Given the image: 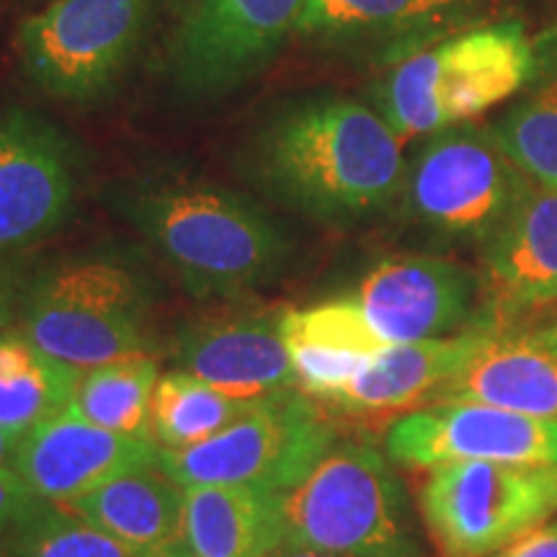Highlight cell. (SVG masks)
Returning <instances> with one entry per match:
<instances>
[{"label": "cell", "mask_w": 557, "mask_h": 557, "mask_svg": "<svg viewBox=\"0 0 557 557\" xmlns=\"http://www.w3.org/2000/svg\"><path fill=\"white\" fill-rule=\"evenodd\" d=\"M246 173L278 207L318 222H351L389 205L406 184L403 139L351 99L284 107L246 148Z\"/></svg>", "instance_id": "obj_1"}, {"label": "cell", "mask_w": 557, "mask_h": 557, "mask_svg": "<svg viewBox=\"0 0 557 557\" xmlns=\"http://www.w3.org/2000/svg\"><path fill=\"white\" fill-rule=\"evenodd\" d=\"M116 212L197 299L240 297L282 274L287 227L246 194L205 181H139L114 194Z\"/></svg>", "instance_id": "obj_2"}, {"label": "cell", "mask_w": 557, "mask_h": 557, "mask_svg": "<svg viewBox=\"0 0 557 557\" xmlns=\"http://www.w3.org/2000/svg\"><path fill=\"white\" fill-rule=\"evenodd\" d=\"M276 504L282 545L346 557H418L406 487L372 444H336L295 487L276 493Z\"/></svg>", "instance_id": "obj_3"}, {"label": "cell", "mask_w": 557, "mask_h": 557, "mask_svg": "<svg viewBox=\"0 0 557 557\" xmlns=\"http://www.w3.org/2000/svg\"><path fill=\"white\" fill-rule=\"evenodd\" d=\"M148 276L111 256L41 269L21 299V336L75 369L148 354Z\"/></svg>", "instance_id": "obj_4"}, {"label": "cell", "mask_w": 557, "mask_h": 557, "mask_svg": "<svg viewBox=\"0 0 557 557\" xmlns=\"http://www.w3.org/2000/svg\"><path fill=\"white\" fill-rule=\"evenodd\" d=\"M534 50L519 21L483 26L410 54L382 86L380 109L403 143L475 120L527 86Z\"/></svg>", "instance_id": "obj_5"}, {"label": "cell", "mask_w": 557, "mask_h": 557, "mask_svg": "<svg viewBox=\"0 0 557 557\" xmlns=\"http://www.w3.org/2000/svg\"><path fill=\"white\" fill-rule=\"evenodd\" d=\"M156 0H50L21 21L18 65L52 99L83 107L107 99L148 39Z\"/></svg>", "instance_id": "obj_6"}, {"label": "cell", "mask_w": 557, "mask_h": 557, "mask_svg": "<svg viewBox=\"0 0 557 557\" xmlns=\"http://www.w3.org/2000/svg\"><path fill=\"white\" fill-rule=\"evenodd\" d=\"M336 444L331 418L295 387L253 403L207 442L186 449L158 447V468L184 487L235 485L284 493Z\"/></svg>", "instance_id": "obj_7"}, {"label": "cell", "mask_w": 557, "mask_h": 557, "mask_svg": "<svg viewBox=\"0 0 557 557\" xmlns=\"http://www.w3.org/2000/svg\"><path fill=\"white\" fill-rule=\"evenodd\" d=\"M418 508L442 557H487L557 513V468L444 462L429 470Z\"/></svg>", "instance_id": "obj_8"}, {"label": "cell", "mask_w": 557, "mask_h": 557, "mask_svg": "<svg viewBox=\"0 0 557 557\" xmlns=\"http://www.w3.org/2000/svg\"><path fill=\"white\" fill-rule=\"evenodd\" d=\"M532 186L493 129L457 124L418 148L403 194L418 225L442 238L485 243Z\"/></svg>", "instance_id": "obj_9"}, {"label": "cell", "mask_w": 557, "mask_h": 557, "mask_svg": "<svg viewBox=\"0 0 557 557\" xmlns=\"http://www.w3.org/2000/svg\"><path fill=\"white\" fill-rule=\"evenodd\" d=\"M308 0H189L169 45L171 81L194 99L240 88L297 37Z\"/></svg>", "instance_id": "obj_10"}, {"label": "cell", "mask_w": 557, "mask_h": 557, "mask_svg": "<svg viewBox=\"0 0 557 557\" xmlns=\"http://www.w3.org/2000/svg\"><path fill=\"white\" fill-rule=\"evenodd\" d=\"M393 462L431 470L444 462H508L557 468V418L485 403H434L400 416L385 436Z\"/></svg>", "instance_id": "obj_11"}, {"label": "cell", "mask_w": 557, "mask_h": 557, "mask_svg": "<svg viewBox=\"0 0 557 557\" xmlns=\"http://www.w3.org/2000/svg\"><path fill=\"white\" fill-rule=\"evenodd\" d=\"M78 169L58 127L26 109H0V253L45 240L70 218Z\"/></svg>", "instance_id": "obj_12"}, {"label": "cell", "mask_w": 557, "mask_h": 557, "mask_svg": "<svg viewBox=\"0 0 557 557\" xmlns=\"http://www.w3.org/2000/svg\"><path fill=\"white\" fill-rule=\"evenodd\" d=\"M475 292V276L455 261L398 256L369 271L354 297L374 333L393 346L444 338L462 329Z\"/></svg>", "instance_id": "obj_13"}, {"label": "cell", "mask_w": 557, "mask_h": 557, "mask_svg": "<svg viewBox=\"0 0 557 557\" xmlns=\"http://www.w3.org/2000/svg\"><path fill=\"white\" fill-rule=\"evenodd\" d=\"M150 465H158L152 438L114 434L70 408L26 431L13 457L18 475L50 504L78 500L107 480Z\"/></svg>", "instance_id": "obj_14"}, {"label": "cell", "mask_w": 557, "mask_h": 557, "mask_svg": "<svg viewBox=\"0 0 557 557\" xmlns=\"http://www.w3.org/2000/svg\"><path fill=\"white\" fill-rule=\"evenodd\" d=\"M178 372L218 387L243 403H259L295 389V369L278 315H230L194 323L171 348Z\"/></svg>", "instance_id": "obj_15"}, {"label": "cell", "mask_w": 557, "mask_h": 557, "mask_svg": "<svg viewBox=\"0 0 557 557\" xmlns=\"http://www.w3.org/2000/svg\"><path fill=\"white\" fill-rule=\"evenodd\" d=\"M436 403H485L557 418V329L524 333L491 329Z\"/></svg>", "instance_id": "obj_16"}, {"label": "cell", "mask_w": 557, "mask_h": 557, "mask_svg": "<svg viewBox=\"0 0 557 557\" xmlns=\"http://www.w3.org/2000/svg\"><path fill=\"white\" fill-rule=\"evenodd\" d=\"M491 329H472L457 336L385 346L364 372H359L329 403L351 416L410 413L434 406L442 389L468 364Z\"/></svg>", "instance_id": "obj_17"}, {"label": "cell", "mask_w": 557, "mask_h": 557, "mask_svg": "<svg viewBox=\"0 0 557 557\" xmlns=\"http://www.w3.org/2000/svg\"><path fill=\"white\" fill-rule=\"evenodd\" d=\"M60 506L81 513L137 557H191L186 545V487L158 465L122 472Z\"/></svg>", "instance_id": "obj_18"}, {"label": "cell", "mask_w": 557, "mask_h": 557, "mask_svg": "<svg viewBox=\"0 0 557 557\" xmlns=\"http://www.w3.org/2000/svg\"><path fill=\"white\" fill-rule=\"evenodd\" d=\"M282 336L297 389L318 400L336 398L387 346L369 325L357 297L282 312Z\"/></svg>", "instance_id": "obj_19"}, {"label": "cell", "mask_w": 557, "mask_h": 557, "mask_svg": "<svg viewBox=\"0 0 557 557\" xmlns=\"http://www.w3.org/2000/svg\"><path fill=\"white\" fill-rule=\"evenodd\" d=\"M485 271L506 302L557 299V191L532 186L485 240Z\"/></svg>", "instance_id": "obj_20"}, {"label": "cell", "mask_w": 557, "mask_h": 557, "mask_svg": "<svg viewBox=\"0 0 557 557\" xmlns=\"http://www.w3.org/2000/svg\"><path fill=\"white\" fill-rule=\"evenodd\" d=\"M191 557H269L278 542L276 493L235 485L186 487Z\"/></svg>", "instance_id": "obj_21"}, {"label": "cell", "mask_w": 557, "mask_h": 557, "mask_svg": "<svg viewBox=\"0 0 557 557\" xmlns=\"http://www.w3.org/2000/svg\"><path fill=\"white\" fill-rule=\"evenodd\" d=\"M78 372L21 333H0V426L26 434L62 413Z\"/></svg>", "instance_id": "obj_22"}, {"label": "cell", "mask_w": 557, "mask_h": 557, "mask_svg": "<svg viewBox=\"0 0 557 557\" xmlns=\"http://www.w3.org/2000/svg\"><path fill=\"white\" fill-rule=\"evenodd\" d=\"M158 380V361L148 354L81 369L67 408L114 434L152 438L150 403Z\"/></svg>", "instance_id": "obj_23"}, {"label": "cell", "mask_w": 557, "mask_h": 557, "mask_svg": "<svg viewBox=\"0 0 557 557\" xmlns=\"http://www.w3.org/2000/svg\"><path fill=\"white\" fill-rule=\"evenodd\" d=\"M253 403L220 393L186 372L158 380L150 403V436L160 449H186L207 442L240 418Z\"/></svg>", "instance_id": "obj_24"}, {"label": "cell", "mask_w": 557, "mask_h": 557, "mask_svg": "<svg viewBox=\"0 0 557 557\" xmlns=\"http://www.w3.org/2000/svg\"><path fill=\"white\" fill-rule=\"evenodd\" d=\"M493 137L534 186L557 191V75L508 111Z\"/></svg>", "instance_id": "obj_25"}, {"label": "cell", "mask_w": 557, "mask_h": 557, "mask_svg": "<svg viewBox=\"0 0 557 557\" xmlns=\"http://www.w3.org/2000/svg\"><path fill=\"white\" fill-rule=\"evenodd\" d=\"M16 557H137L67 506L47 504L13 529Z\"/></svg>", "instance_id": "obj_26"}, {"label": "cell", "mask_w": 557, "mask_h": 557, "mask_svg": "<svg viewBox=\"0 0 557 557\" xmlns=\"http://www.w3.org/2000/svg\"><path fill=\"white\" fill-rule=\"evenodd\" d=\"M416 0H308L297 37H336V34L393 26L413 16Z\"/></svg>", "instance_id": "obj_27"}, {"label": "cell", "mask_w": 557, "mask_h": 557, "mask_svg": "<svg viewBox=\"0 0 557 557\" xmlns=\"http://www.w3.org/2000/svg\"><path fill=\"white\" fill-rule=\"evenodd\" d=\"M50 500L39 496L34 487L18 475L13 465L0 468V532H9L29 521Z\"/></svg>", "instance_id": "obj_28"}, {"label": "cell", "mask_w": 557, "mask_h": 557, "mask_svg": "<svg viewBox=\"0 0 557 557\" xmlns=\"http://www.w3.org/2000/svg\"><path fill=\"white\" fill-rule=\"evenodd\" d=\"M491 557H557V519H549L532 532L521 534L519 540Z\"/></svg>", "instance_id": "obj_29"}, {"label": "cell", "mask_w": 557, "mask_h": 557, "mask_svg": "<svg viewBox=\"0 0 557 557\" xmlns=\"http://www.w3.org/2000/svg\"><path fill=\"white\" fill-rule=\"evenodd\" d=\"M459 3H465V0H416V3H413V16H410V21L436 16V13L455 9V5H459Z\"/></svg>", "instance_id": "obj_30"}, {"label": "cell", "mask_w": 557, "mask_h": 557, "mask_svg": "<svg viewBox=\"0 0 557 557\" xmlns=\"http://www.w3.org/2000/svg\"><path fill=\"white\" fill-rule=\"evenodd\" d=\"M21 438H24V434H18V431L0 426V468H5V465H13V457H16Z\"/></svg>", "instance_id": "obj_31"}, {"label": "cell", "mask_w": 557, "mask_h": 557, "mask_svg": "<svg viewBox=\"0 0 557 557\" xmlns=\"http://www.w3.org/2000/svg\"><path fill=\"white\" fill-rule=\"evenodd\" d=\"M269 557H346V555H333V553H320V549L282 545V547L271 549V555H269Z\"/></svg>", "instance_id": "obj_32"}, {"label": "cell", "mask_w": 557, "mask_h": 557, "mask_svg": "<svg viewBox=\"0 0 557 557\" xmlns=\"http://www.w3.org/2000/svg\"><path fill=\"white\" fill-rule=\"evenodd\" d=\"M0 557H16V545H13V529L0 532Z\"/></svg>", "instance_id": "obj_33"}, {"label": "cell", "mask_w": 557, "mask_h": 557, "mask_svg": "<svg viewBox=\"0 0 557 557\" xmlns=\"http://www.w3.org/2000/svg\"><path fill=\"white\" fill-rule=\"evenodd\" d=\"M5 292H3V284H0V323H3V318H5Z\"/></svg>", "instance_id": "obj_34"}]
</instances>
